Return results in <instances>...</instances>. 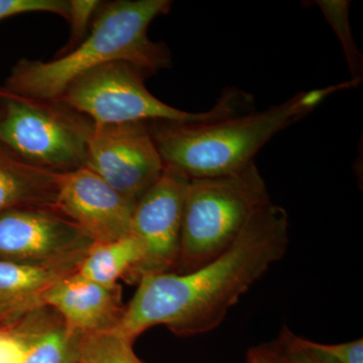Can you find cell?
Instances as JSON below:
<instances>
[{"mask_svg":"<svg viewBox=\"0 0 363 363\" xmlns=\"http://www.w3.org/2000/svg\"><path fill=\"white\" fill-rule=\"evenodd\" d=\"M288 245V213L271 200L216 259L192 272L143 276L114 330L131 341L157 325L179 336L213 330Z\"/></svg>","mask_w":363,"mask_h":363,"instance_id":"obj_1","label":"cell"},{"mask_svg":"<svg viewBox=\"0 0 363 363\" xmlns=\"http://www.w3.org/2000/svg\"><path fill=\"white\" fill-rule=\"evenodd\" d=\"M169 0H119L98 11L89 35L52 61L23 59L11 69L2 89L39 100H60L68 86L86 72L126 62L145 75L171 67V52L147 35L150 23L169 13Z\"/></svg>","mask_w":363,"mask_h":363,"instance_id":"obj_2","label":"cell"},{"mask_svg":"<svg viewBox=\"0 0 363 363\" xmlns=\"http://www.w3.org/2000/svg\"><path fill=\"white\" fill-rule=\"evenodd\" d=\"M358 84L350 80L298 93L267 111L209 123L150 121L147 125L166 166L190 179L225 175L253 162L272 136L309 114L324 98Z\"/></svg>","mask_w":363,"mask_h":363,"instance_id":"obj_3","label":"cell"},{"mask_svg":"<svg viewBox=\"0 0 363 363\" xmlns=\"http://www.w3.org/2000/svg\"><path fill=\"white\" fill-rule=\"evenodd\" d=\"M269 201L266 183L255 162L225 175L190 179L176 272L194 271L219 257Z\"/></svg>","mask_w":363,"mask_h":363,"instance_id":"obj_4","label":"cell"},{"mask_svg":"<svg viewBox=\"0 0 363 363\" xmlns=\"http://www.w3.org/2000/svg\"><path fill=\"white\" fill-rule=\"evenodd\" d=\"M147 76L126 62H111L79 76L61 101L83 114L94 125L150 121L200 123L238 116L247 95L229 90L206 112H187L155 97L145 85Z\"/></svg>","mask_w":363,"mask_h":363,"instance_id":"obj_5","label":"cell"},{"mask_svg":"<svg viewBox=\"0 0 363 363\" xmlns=\"http://www.w3.org/2000/svg\"><path fill=\"white\" fill-rule=\"evenodd\" d=\"M0 145L32 166L67 173L85 166L94 124L61 100L11 94L0 87Z\"/></svg>","mask_w":363,"mask_h":363,"instance_id":"obj_6","label":"cell"},{"mask_svg":"<svg viewBox=\"0 0 363 363\" xmlns=\"http://www.w3.org/2000/svg\"><path fill=\"white\" fill-rule=\"evenodd\" d=\"M94 241L55 207L0 213V260L33 266L79 267Z\"/></svg>","mask_w":363,"mask_h":363,"instance_id":"obj_7","label":"cell"},{"mask_svg":"<svg viewBox=\"0 0 363 363\" xmlns=\"http://www.w3.org/2000/svg\"><path fill=\"white\" fill-rule=\"evenodd\" d=\"M85 167L138 202L161 178L166 166L147 123H128L94 125Z\"/></svg>","mask_w":363,"mask_h":363,"instance_id":"obj_8","label":"cell"},{"mask_svg":"<svg viewBox=\"0 0 363 363\" xmlns=\"http://www.w3.org/2000/svg\"><path fill=\"white\" fill-rule=\"evenodd\" d=\"M189 181L183 172L166 166L161 178L136 202L130 234L142 245L143 257L130 279L138 281L145 274L176 272Z\"/></svg>","mask_w":363,"mask_h":363,"instance_id":"obj_9","label":"cell"},{"mask_svg":"<svg viewBox=\"0 0 363 363\" xmlns=\"http://www.w3.org/2000/svg\"><path fill=\"white\" fill-rule=\"evenodd\" d=\"M135 204L84 166L62 173L54 207L95 243H106L130 235Z\"/></svg>","mask_w":363,"mask_h":363,"instance_id":"obj_10","label":"cell"},{"mask_svg":"<svg viewBox=\"0 0 363 363\" xmlns=\"http://www.w3.org/2000/svg\"><path fill=\"white\" fill-rule=\"evenodd\" d=\"M121 296L118 284L101 285L74 272L48 289L42 301L71 330L87 334L116 328L124 310Z\"/></svg>","mask_w":363,"mask_h":363,"instance_id":"obj_11","label":"cell"},{"mask_svg":"<svg viewBox=\"0 0 363 363\" xmlns=\"http://www.w3.org/2000/svg\"><path fill=\"white\" fill-rule=\"evenodd\" d=\"M61 175L21 161L0 145V213L20 207H54Z\"/></svg>","mask_w":363,"mask_h":363,"instance_id":"obj_12","label":"cell"},{"mask_svg":"<svg viewBox=\"0 0 363 363\" xmlns=\"http://www.w3.org/2000/svg\"><path fill=\"white\" fill-rule=\"evenodd\" d=\"M76 266H33L0 260V309L21 319L45 306L42 296Z\"/></svg>","mask_w":363,"mask_h":363,"instance_id":"obj_13","label":"cell"},{"mask_svg":"<svg viewBox=\"0 0 363 363\" xmlns=\"http://www.w3.org/2000/svg\"><path fill=\"white\" fill-rule=\"evenodd\" d=\"M43 307L26 315L16 330L25 343L23 363H78L83 334L71 330L59 315L43 317Z\"/></svg>","mask_w":363,"mask_h":363,"instance_id":"obj_14","label":"cell"},{"mask_svg":"<svg viewBox=\"0 0 363 363\" xmlns=\"http://www.w3.org/2000/svg\"><path fill=\"white\" fill-rule=\"evenodd\" d=\"M143 257L142 245L130 234L111 242L94 243L76 272L95 283L116 286L119 279L130 278Z\"/></svg>","mask_w":363,"mask_h":363,"instance_id":"obj_15","label":"cell"},{"mask_svg":"<svg viewBox=\"0 0 363 363\" xmlns=\"http://www.w3.org/2000/svg\"><path fill=\"white\" fill-rule=\"evenodd\" d=\"M133 343L114 329L83 334L78 363H136Z\"/></svg>","mask_w":363,"mask_h":363,"instance_id":"obj_16","label":"cell"},{"mask_svg":"<svg viewBox=\"0 0 363 363\" xmlns=\"http://www.w3.org/2000/svg\"><path fill=\"white\" fill-rule=\"evenodd\" d=\"M317 6L321 9L325 18L330 23L334 32L338 35L342 45L348 65H350L352 81L360 82L362 78V57L358 51L350 26L348 9L350 1H338V0H324L317 1Z\"/></svg>","mask_w":363,"mask_h":363,"instance_id":"obj_17","label":"cell"},{"mask_svg":"<svg viewBox=\"0 0 363 363\" xmlns=\"http://www.w3.org/2000/svg\"><path fill=\"white\" fill-rule=\"evenodd\" d=\"M281 363H338L328 354L318 350L314 341L295 335L284 327L274 342Z\"/></svg>","mask_w":363,"mask_h":363,"instance_id":"obj_18","label":"cell"},{"mask_svg":"<svg viewBox=\"0 0 363 363\" xmlns=\"http://www.w3.org/2000/svg\"><path fill=\"white\" fill-rule=\"evenodd\" d=\"M69 11L66 0H0V21L30 13H55L68 21Z\"/></svg>","mask_w":363,"mask_h":363,"instance_id":"obj_19","label":"cell"},{"mask_svg":"<svg viewBox=\"0 0 363 363\" xmlns=\"http://www.w3.org/2000/svg\"><path fill=\"white\" fill-rule=\"evenodd\" d=\"M69 6L70 11L68 21L71 23V39L64 52L70 51L84 39L90 21L101 7V2L97 0H70Z\"/></svg>","mask_w":363,"mask_h":363,"instance_id":"obj_20","label":"cell"},{"mask_svg":"<svg viewBox=\"0 0 363 363\" xmlns=\"http://www.w3.org/2000/svg\"><path fill=\"white\" fill-rule=\"evenodd\" d=\"M314 344L318 350L323 351L338 363H363L362 339L341 344Z\"/></svg>","mask_w":363,"mask_h":363,"instance_id":"obj_21","label":"cell"},{"mask_svg":"<svg viewBox=\"0 0 363 363\" xmlns=\"http://www.w3.org/2000/svg\"><path fill=\"white\" fill-rule=\"evenodd\" d=\"M25 343L16 331L0 330V363H23Z\"/></svg>","mask_w":363,"mask_h":363,"instance_id":"obj_22","label":"cell"},{"mask_svg":"<svg viewBox=\"0 0 363 363\" xmlns=\"http://www.w3.org/2000/svg\"><path fill=\"white\" fill-rule=\"evenodd\" d=\"M247 363H281L274 343L252 346L247 352Z\"/></svg>","mask_w":363,"mask_h":363,"instance_id":"obj_23","label":"cell"},{"mask_svg":"<svg viewBox=\"0 0 363 363\" xmlns=\"http://www.w3.org/2000/svg\"><path fill=\"white\" fill-rule=\"evenodd\" d=\"M18 318L13 316V315L9 314V313H7L4 311V310L0 309V322H4V321H18Z\"/></svg>","mask_w":363,"mask_h":363,"instance_id":"obj_24","label":"cell"},{"mask_svg":"<svg viewBox=\"0 0 363 363\" xmlns=\"http://www.w3.org/2000/svg\"><path fill=\"white\" fill-rule=\"evenodd\" d=\"M136 363H143V362H142V360L138 359V362Z\"/></svg>","mask_w":363,"mask_h":363,"instance_id":"obj_25","label":"cell"},{"mask_svg":"<svg viewBox=\"0 0 363 363\" xmlns=\"http://www.w3.org/2000/svg\"><path fill=\"white\" fill-rule=\"evenodd\" d=\"M245 363H247V362H245Z\"/></svg>","mask_w":363,"mask_h":363,"instance_id":"obj_26","label":"cell"}]
</instances>
